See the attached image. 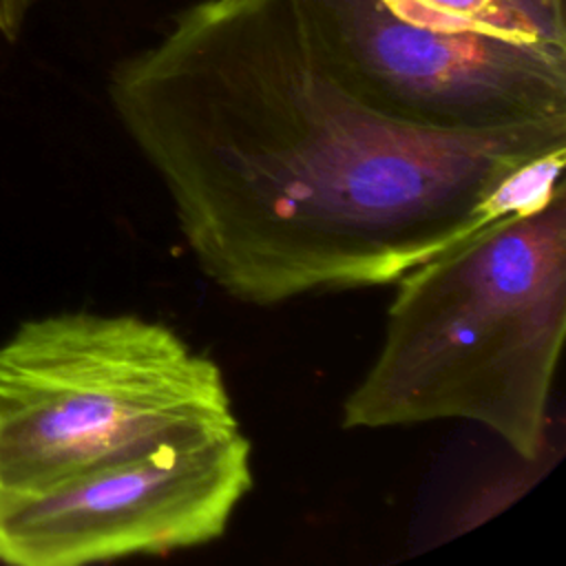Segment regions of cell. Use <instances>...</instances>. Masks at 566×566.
<instances>
[{"label":"cell","mask_w":566,"mask_h":566,"mask_svg":"<svg viewBox=\"0 0 566 566\" xmlns=\"http://www.w3.org/2000/svg\"><path fill=\"white\" fill-rule=\"evenodd\" d=\"M111 106L199 270L248 305L396 283L562 179L566 124L453 133L356 91L296 0H199L115 64Z\"/></svg>","instance_id":"6da1fadb"},{"label":"cell","mask_w":566,"mask_h":566,"mask_svg":"<svg viewBox=\"0 0 566 566\" xmlns=\"http://www.w3.org/2000/svg\"><path fill=\"white\" fill-rule=\"evenodd\" d=\"M234 424L221 367L159 321L62 312L0 345V502Z\"/></svg>","instance_id":"3957f363"},{"label":"cell","mask_w":566,"mask_h":566,"mask_svg":"<svg viewBox=\"0 0 566 566\" xmlns=\"http://www.w3.org/2000/svg\"><path fill=\"white\" fill-rule=\"evenodd\" d=\"M38 0H0V35L9 42L18 40Z\"/></svg>","instance_id":"8992f818"},{"label":"cell","mask_w":566,"mask_h":566,"mask_svg":"<svg viewBox=\"0 0 566 566\" xmlns=\"http://www.w3.org/2000/svg\"><path fill=\"white\" fill-rule=\"evenodd\" d=\"M252 484L239 424L166 440L0 502V562L82 566L195 548L226 533Z\"/></svg>","instance_id":"5b68a950"},{"label":"cell","mask_w":566,"mask_h":566,"mask_svg":"<svg viewBox=\"0 0 566 566\" xmlns=\"http://www.w3.org/2000/svg\"><path fill=\"white\" fill-rule=\"evenodd\" d=\"M343 77L418 126L566 124V0H296Z\"/></svg>","instance_id":"277c9868"},{"label":"cell","mask_w":566,"mask_h":566,"mask_svg":"<svg viewBox=\"0 0 566 566\" xmlns=\"http://www.w3.org/2000/svg\"><path fill=\"white\" fill-rule=\"evenodd\" d=\"M566 332V190L513 208L396 279L343 429L467 420L520 460L546 444Z\"/></svg>","instance_id":"7a4b0ae2"}]
</instances>
